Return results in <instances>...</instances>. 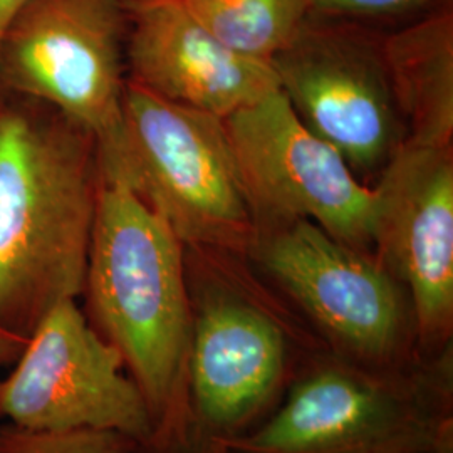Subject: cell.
I'll use <instances>...</instances> for the list:
<instances>
[{
	"mask_svg": "<svg viewBox=\"0 0 453 453\" xmlns=\"http://www.w3.org/2000/svg\"><path fill=\"white\" fill-rule=\"evenodd\" d=\"M234 453L453 452V348L400 368L314 357Z\"/></svg>",
	"mask_w": 453,
	"mask_h": 453,
	"instance_id": "277c9868",
	"label": "cell"
},
{
	"mask_svg": "<svg viewBox=\"0 0 453 453\" xmlns=\"http://www.w3.org/2000/svg\"><path fill=\"white\" fill-rule=\"evenodd\" d=\"M127 31L123 0H29L0 37V93L42 101L81 125L104 173L123 158Z\"/></svg>",
	"mask_w": 453,
	"mask_h": 453,
	"instance_id": "52a82bcc",
	"label": "cell"
},
{
	"mask_svg": "<svg viewBox=\"0 0 453 453\" xmlns=\"http://www.w3.org/2000/svg\"><path fill=\"white\" fill-rule=\"evenodd\" d=\"M374 190L372 256L405 289L421 357L453 348L452 146L400 143Z\"/></svg>",
	"mask_w": 453,
	"mask_h": 453,
	"instance_id": "8fae6325",
	"label": "cell"
},
{
	"mask_svg": "<svg viewBox=\"0 0 453 453\" xmlns=\"http://www.w3.org/2000/svg\"><path fill=\"white\" fill-rule=\"evenodd\" d=\"M309 17L353 22L357 19H389V17L428 14L450 0H306Z\"/></svg>",
	"mask_w": 453,
	"mask_h": 453,
	"instance_id": "2e32d148",
	"label": "cell"
},
{
	"mask_svg": "<svg viewBox=\"0 0 453 453\" xmlns=\"http://www.w3.org/2000/svg\"><path fill=\"white\" fill-rule=\"evenodd\" d=\"M81 297L88 323L145 396L153 453H187L192 304L185 243L123 180L101 175Z\"/></svg>",
	"mask_w": 453,
	"mask_h": 453,
	"instance_id": "7a4b0ae2",
	"label": "cell"
},
{
	"mask_svg": "<svg viewBox=\"0 0 453 453\" xmlns=\"http://www.w3.org/2000/svg\"><path fill=\"white\" fill-rule=\"evenodd\" d=\"M0 453H151L118 432H35L12 423L0 425Z\"/></svg>",
	"mask_w": 453,
	"mask_h": 453,
	"instance_id": "9a60e30c",
	"label": "cell"
},
{
	"mask_svg": "<svg viewBox=\"0 0 453 453\" xmlns=\"http://www.w3.org/2000/svg\"><path fill=\"white\" fill-rule=\"evenodd\" d=\"M27 2L29 0H0V37L9 26V22Z\"/></svg>",
	"mask_w": 453,
	"mask_h": 453,
	"instance_id": "ac0fdd59",
	"label": "cell"
},
{
	"mask_svg": "<svg viewBox=\"0 0 453 453\" xmlns=\"http://www.w3.org/2000/svg\"><path fill=\"white\" fill-rule=\"evenodd\" d=\"M396 111L408 125L406 143L452 146L453 12L445 4L381 41Z\"/></svg>",
	"mask_w": 453,
	"mask_h": 453,
	"instance_id": "4fadbf2b",
	"label": "cell"
},
{
	"mask_svg": "<svg viewBox=\"0 0 453 453\" xmlns=\"http://www.w3.org/2000/svg\"><path fill=\"white\" fill-rule=\"evenodd\" d=\"M125 4H130V2H138V0H123Z\"/></svg>",
	"mask_w": 453,
	"mask_h": 453,
	"instance_id": "ffe728a7",
	"label": "cell"
},
{
	"mask_svg": "<svg viewBox=\"0 0 453 453\" xmlns=\"http://www.w3.org/2000/svg\"><path fill=\"white\" fill-rule=\"evenodd\" d=\"M245 257L333 355L372 368L421 357L408 294L372 252L294 220L257 228Z\"/></svg>",
	"mask_w": 453,
	"mask_h": 453,
	"instance_id": "5b68a950",
	"label": "cell"
},
{
	"mask_svg": "<svg viewBox=\"0 0 453 453\" xmlns=\"http://www.w3.org/2000/svg\"><path fill=\"white\" fill-rule=\"evenodd\" d=\"M441 453H453V452H441Z\"/></svg>",
	"mask_w": 453,
	"mask_h": 453,
	"instance_id": "44dd1931",
	"label": "cell"
},
{
	"mask_svg": "<svg viewBox=\"0 0 453 453\" xmlns=\"http://www.w3.org/2000/svg\"><path fill=\"white\" fill-rule=\"evenodd\" d=\"M209 33L241 54L269 61L309 19L306 0H180Z\"/></svg>",
	"mask_w": 453,
	"mask_h": 453,
	"instance_id": "5bb4252c",
	"label": "cell"
},
{
	"mask_svg": "<svg viewBox=\"0 0 453 453\" xmlns=\"http://www.w3.org/2000/svg\"><path fill=\"white\" fill-rule=\"evenodd\" d=\"M192 249V247H190ZM188 280L190 447L242 437L267 420L309 363L327 348L296 309L239 280L235 254L194 249Z\"/></svg>",
	"mask_w": 453,
	"mask_h": 453,
	"instance_id": "3957f363",
	"label": "cell"
},
{
	"mask_svg": "<svg viewBox=\"0 0 453 453\" xmlns=\"http://www.w3.org/2000/svg\"><path fill=\"white\" fill-rule=\"evenodd\" d=\"M99 187L89 131L0 93V329L29 338L59 303L81 297Z\"/></svg>",
	"mask_w": 453,
	"mask_h": 453,
	"instance_id": "6da1fadb",
	"label": "cell"
},
{
	"mask_svg": "<svg viewBox=\"0 0 453 453\" xmlns=\"http://www.w3.org/2000/svg\"><path fill=\"white\" fill-rule=\"evenodd\" d=\"M187 453H234L230 452L228 449H226V445H222V443H219V441H211V443H205V445H200V447H196L194 450H190V452Z\"/></svg>",
	"mask_w": 453,
	"mask_h": 453,
	"instance_id": "d6986e66",
	"label": "cell"
},
{
	"mask_svg": "<svg viewBox=\"0 0 453 453\" xmlns=\"http://www.w3.org/2000/svg\"><path fill=\"white\" fill-rule=\"evenodd\" d=\"M123 142L119 166L103 177L128 183L185 247L245 257L257 226L220 118L170 103L128 80Z\"/></svg>",
	"mask_w": 453,
	"mask_h": 453,
	"instance_id": "8992f818",
	"label": "cell"
},
{
	"mask_svg": "<svg viewBox=\"0 0 453 453\" xmlns=\"http://www.w3.org/2000/svg\"><path fill=\"white\" fill-rule=\"evenodd\" d=\"M0 380V420L35 432H118L155 452L145 396L76 299L59 303Z\"/></svg>",
	"mask_w": 453,
	"mask_h": 453,
	"instance_id": "9c48e42d",
	"label": "cell"
},
{
	"mask_svg": "<svg viewBox=\"0 0 453 453\" xmlns=\"http://www.w3.org/2000/svg\"><path fill=\"white\" fill-rule=\"evenodd\" d=\"M256 226L309 220L372 254L374 190L323 138L309 130L280 89L222 119Z\"/></svg>",
	"mask_w": 453,
	"mask_h": 453,
	"instance_id": "ba28073f",
	"label": "cell"
},
{
	"mask_svg": "<svg viewBox=\"0 0 453 453\" xmlns=\"http://www.w3.org/2000/svg\"><path fill=\"white\" fill-rule=\"evenodd\" d=\"M27 338L0 329V368L12 366L22 355Z\"/></svg>",
	"mask_w": 453,
	"mask_h": 453,
	"instance_id": "e0dca14e",
	"label": "cell"
},
{
	"mask_svg": "<svg viewBox=\"0 0 453 453\" xmlns=\"http://www.w3.org/2000/svg\"><path fill=\"white\" fill-rule=\"evenodd\" d=\"M128 12L127 73L146 91L224 119L279 89L269 61L213 37L180 0H138Z\"/></svg>",
	"mask_w": 453,
	"mask_h": 453,
	"instance_id": "7c38bea8",
	"label": "cell"
},
{
	"mask_svg": "<svg viewBox=\"0 0 453 453\" xmlns=\"http://www.w3.org/2000/svg\"><path fill=\"white\" fill-rule=\"evenodd\" d=\"M271 65L301 121L353 170L388 163L398 116L380 41L353 22L309 17Z\"/></svg>",
	"mask_w": 453,
	"mask_h": 453,
	"instance_id": "30bf717a",
	"label": "cell"
}]
</instances>
